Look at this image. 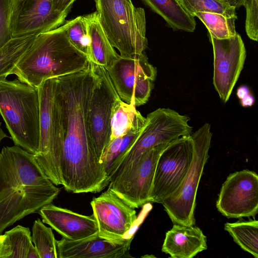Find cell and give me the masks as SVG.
Here are the masks:
<instances>
[{
	"instance_id": "obj_22",
	"label": "cell",
	"mask_w": 258,
	"mask_h": 258,
	"mask_svg": "<svg viewBox=\"0 0 258 258\" xmlns=\"http://www.w3.org/2000/svg\"><path fill=\"white\" fill-rule=\"evenodd\" d=\"M152 11L161 16L173 30L193 32L195 17L188 14L178 0H142Z\"/></svg>"
},
{
	"instance_id": "obj_9",
	"label": "cell",
	"mask_w": 258,
	"mask_h": 258,
	"mask_svg": "<svg viewBox=\"0 0 258 258\" xmlns=\"http://www.w3.org/2000/svg\"><path fill=\"white\" fill-rule=\"evenodd\" d=\"M194 153L190 135L170 142L158 158L150 202L161 204L180 187L190 168Z\"/></svg>"
},
{
	"instance_id": "obj_15",
	"label": "cell",
	"mask_w": 258,
	"mask_h": 258,
	"mask_svg": "<svg viewBox=\"0 0 258 258\" xmlns=\"http://www.w3.org/2000/svg\"><path fill=\"white\" fill-rule=\"evenodd\" d=\"M68 14L56 10L51 0H13L12 37L37 35L62 25Z\"/></svg>"
},
{
	"instance_id": "obj_17",
	"label": "cell",
	"mask_w": 258,
	"mask_h": 258,
	"mask_svg": "<svg viewBox=\"0 0 258 258\" xmlns=\"http://www.w3.org/2000/svg\"><path fill=\"white\" fill-rule=\"evenodd\" d=\"M133 236L113 240L100 237L98 233L78 240L62 238L56 241L57 258H131Z\"/></svg>"
},
{
	"instance_id": "obj_2",
	"label": "cell",
	"mask_w": 258,
	"mask_h": 258,
	"mask_svg": "<svg viewBox=\"0 0 258 258\" xmlns=\"http://www.w3.org/2000/svg\"><path fill=\"white\" fill-rule=\"evenodd\" d=\"M60 188L46 176L34 155L14 145L0 152V234L52 203Z\"/></svg>"
},
{
	"instance_id": "obj_10",
	"label": "cell",
	"mask_w": 258,
	"mask_h": 258,
	"mask_svg": "<svg viewBox=\"0 0 258 258\" xmlns=\"http://www.w3.org/2000/svg\"><path fill=\"white\" fill-rule=\"evenodd\" d=\"M120 98L127 103L135 100L141 106L148 100L157 76V69L143 52L131 56L119 57L106 69Z\"/></svg>"
},
{
	"instance_id": "obj_33",
	"label": "cell",
	"mask_w": 258,
	"mask_h": 258,
	"mask_svg": "<svg viewBox=\"0 0 258 258\" xmlns=\"http://www.w3.org/2000/svg\"><path fill=\"white\" fill-rule=\"evenodd\" d=\"M54 9L57 11L69 14L76 0H51Z\"/></svg>"
},
{
	"instance_id": "obj_3",
	"label": "cell",
	"mask_w": 258,
	"mask_h": 258,
	"mask_svg": "<svg viewBox=\"0 0 258 258\" xmlns=\"http://www.w3.org/2000/svg\"><path fill=\"white\" fill-rule=\"evenodd\" d=\"M87 58L69 41L66 26L36 36L20 58L11 75L38 88L45 80L74 73L86 68Z\"/></svg>"
},
{
	"instance_id": "obj_23",
	"label": "cell",
	"mask_w": 258,
	"mask_h": 258,
	"mask_svg": "<svg viewBox=\"0 0 258 258\" xmlns=\"http://www.w3.org/2000/svg\"><path fill=\"white\" fill-rule=\"evenodd\" d=\"M224 229L244 251L258 257V221H238L226 223Z\"/></svg>"
},
{
	"instance_id": "obj_18",
	"label": "cell",
	"mask_w": 258,
	"mask_h": 258,
	"mask_svg": "<svg viewBox=\"0 0 258 258\" xmlns=\"http://www.w3.org/2000/svg\"><path fill=\"white\" fill-rule=\"evenodd\" d=\"M42 222L69 240H78L98 233L94 215L86 216L54 205L51 203L37 212Z\"/></svg>"
},
{
	"instance_id": "obj_16",
	"label": "cell",
	"mask_w": 258,
	"mask_h": 258,
	"mask_svg": "<svg viewBox=\"0 0 258 258\" xmlns=\"http://www.w3.org/2000/svg\"><path fill=\"white\" fill-rule=\"evenodd\" d=\"M98 235L109 240L124 238L137 220L136 211L109 188L90 203Z\"/></svg>"
},
{
	"instance_id": "obj_13",
	"label": "cell",
	"mask_w": 258,
	"mask_h": 258,
	"mask_svg": "<svg viewBox=\"0 0 258 258\" xmlns=\"http://www.w3.org/2000/svg\"><path fill=\"white\" fill-rule=\"evenodd\" d=\"M227 218L254 217L258 212V175L247 169L230 174L223 183L216 204Z\"/></svg>"
},
{
	"instance_id": "obj_6",
	"label": "cell",
	"mask_w": 258,
	"mask_h": 258,
	"mask_svg": "<svg viewBox=\"0 0 258 258\" xmlns=\"http://www.w3.org/2000/svg\"><path fill=\"white\" fill-rule=\"evenodd\" d=\"M100 24L114 48L122 56L144 52L148 46L144 9L131 0H94Z\"/></svg>"
},
{
	"instance_id": "obj_11",
	"label": "cell",
	"mask_w": 258,
	"mask_h": 258,
	"mask_svg": "<svg viewBox=\"0 0 258 258\" xmlns=\"http://www.w3.org/2000/svg\"><path fill=\"white\" fill-rule=\"evenodd\" d=\"M169 143L156 146L144 152L121 174L110 179L108 188L134 209L150 202L157 163Z\"/></svg>"
},
{
	"instance_id": "obj_19",
	"label": "cell",
	"mask_w": 258,
	"mask_h": 258,
	"mask_svg": "<svg viewBox=\"0 0 258 258\" xmlns=\"http://www.w3.org/2000/svg\"><path fill=\"white\" fill-rule=\"evenodd\" d=\"M208 248L207 237L195 225L174 224L165 234L162 251L173 258H192Z\"/></svg>"
},
{
	"instance_id": "obj_27",
	"label": "cell",
	"mask_w": 258,
	"mask_h": 258,
	"mask_svg": "<svg viewBox=\"0 0 258 258\" xmlns=\"http://www.w3.org/2000/svg\"><path fill=\"white\" fill-rule=\"evenodd\" d=\"M64 24L69 41L91 62L90 41L84 16L66 21Z\"/></svg>"
},
{
	"instance_id": "obj_5",
	"label": "cell",
	"mask_w": 258,
	"mask_h": 258,
	"mask_svg": "<svg viewBox=\"0 0 258 258\" xmlns=\"http://www.w3.org/2000/svg\"><path fill=\"white\" fill-rule=\"evenodd\" d=\"M37 88L40 137L38 149L34 157L47 178L55 185H62L63 135L56 78L44 81Z\"/></svg>"
},
{
	"instance_id": "obj_12",
	"label": "cell",
	"mask_w": 258,
	"mask_h": 258,
	"mask_svg": "<svg viewBox=\"0 0 258 258\" xmlns=\"http://www.w3.org/2000/svg\"><path fill=\"white\" fill-rule=\"evenodd\" d=\"M96 78L90 97L88 117L94 148L99 162L109 144L111 116L115 100L119 97L107 70L92 63Z\"/></svg>"
},
{
	"instance_id": "obj_7",
	"label": "cell",
	"mask_w": 258,
	"mask_h": 258,
	"mask_svg": "<svg viewBox=\"0 0 258 258\" xmlns=\"http://www.w3.org/2000/svg\"><path fill=\"white\" fill-rule=\"evenodd\" d=\"M210 128V125L206 123L190 135L194 153L190 168L180 187L161 203L173 224L195 225L196 196L209 157L212 136Z\"/></svg>"
},
{
	"instance_id": "obj_31",
	"label": "cell",
	"mask_w": 258,
	"mask_h": 258,
	"mask_svg": "<svg viewBox=\"0 0 258 258\" xmlns=\"http://www.w3.org/2000/svg\"><path fill=\"white\" fill-rule=\"evenodd\" d=\"M246 10L245 31L251 40H258V0H245Z\"/></svg>"
},
{
	"instance_id": "obj_35",
	"label": "cell",
	"mask_w": 258,
	"mask_h": 258,
	"mask_svg": "<svg viewBox=\"0 0 258 258\" xmlns=\"http://www.w3.org/2000/svg\"><path fill=\"white\" fill-rule=\"evenodd\" d=\"M250 93V89L247 85H242L238 88L236 91L237 97L241 99Z\"/></svg>"
},
{
	"instance_id": "obj_1",
	"label": "cell",
	"mask_w": 258,
	"mask_h": 258,
	"mask_svg": "<svg viewBox=\"0 0 258 258\" xmlns=\"http://www.w3.org/2000/svg\"><path fill=\"white\" fill-rule=\"evenodd\" d=\"M96 78L90 61L84 70L56 78L63 135L62 185L74 194L99 192L110 180L95 153L89 123V103Z\"/></svg>"
},
{
	"instance_id": "obj_20",
	"label": "cell",
	"mask_w": 258,
	"mask_h": 258,
	"mask_svg": "<svg viewBox=\"0 0 258 258\" xmlns=\"http://www.w3.org/2000/svg\"><path fill=\"white\" fill-rule=\"evenodd\" d=\"M83 16L90 41L91 62L107 69L119 55L103 30L96 11Z\"/></svg>"
},
{
	"instance_id": "obj_26",
	"label": "cell",
	"mask_w": 258,
	"mask_h": 258,
	"mask_svg": "<svg viewBox=\"0 0 258 258\" xmlns=\"http://www.w3.org/2000/svg\"><path fill=\"white\" fill-rule=\"evenodd\" d=\"M32 241L39 258H57L56 241L52 228L48 227L39 219L32 226Z\"/></svg>"
},
{
	"instance_id": "obj_8",
	"label": "cell",
	"mask_w": 258,
	"mask_h": 258,
	"mask_svg": "<svg viewBox=\"0 0 258 258\" xmlns=\"http://www.w3.org/2000/svg\"><path fill=\"white\" fill-rule=\"evenodd\" d=\"M189 118L170 108H159L148 114L139 135L110 178L121 174L141 154L156 146L191 135Z\"/></svg>"
},
{
	"instance_id": "obj_32",
	"label": "cell",
	"mask_w": 258,
	"mask_h": 258,
	"mask_svg": "<svg viewBox=\"0 0 258 258\" xmlns=\"http://www.w3.org/2000/svg\"><path fill=\"white\" fill-rule=\"evenodd\" d=\"M12 248L8 236L0 234V258H10L12 254Z\"/></svg>"
},
{
	"instance_id": "obj_30",
	"label": "cell",
	"mask_w": 258,
	"mask_h": 258,
	"mask_svg": "<svg viewBox=\"0 0 258 258\" xmlns=\"http://www.w3.org/2000/svg\"><path fill=\"white\" fill-rule=\"evenodd\" d=\"M13 0H0V48L13 37L11 19Z\"/></svg>"
},
{
	"instance_id": "obj_14",
	"label": "cell",
	"mask_w": 258,
	"mask_h": 258,
	"mask_svg": "<svg viewBox=\"0 0 258 258\" xmlns=\"http://www.w3.org/2000/svg\"><path fill=\"white\" fill-rule=\"evenodd\" d=\"M214 55L213 83L220 99L226 103L231 95L243 69L246 56L240 35L226 39L215 38L210 35Z\"/></svg>"
},
{
	"instance_id": "obj_37",
	"label": "cell",
	"mask_w": 258,
	"mask_h": 258,
	"mask_svg": "<svg viewBox=\"0 0 258 258\" xmlns=\"http://www.w3.org/2000/svg\"><path fill=\"white\" fill-rule=\"evenodd\" d=\"M7 137H8V136L0 127V143L3 139Z\"/></svg>"
},
{
	"instance_id": "obj_4",
	"label": "cell",
	"mask_w": 258,
	"mask_h": 258,
	"mask_svg": "<svg viewBox=\"0 0 258 258\" xmlns=\"http://www.w3.org/2000/svg\"><path fill=\"white\" fill-rule=\"evenodd\" d=\"M0 114L15 145L35 154L40 137L38 88L0 78Z\"/></svg>"
},
{
	"instance_id": "obj_29",
	"label": "cell",
	"mask_w": 258,
	"mask_h": 258,
	"mask_svg": "<svg viewBox=\"0 0 258 258\" xmlns=\"http://www.w3.org/2000/svg\"><path fill=\"white\" fill-rule=\"evenodd\" d=\"M5 234L11 244L12 252L10 258H27L30 248L33 245L29 228L18 225Z\"/></svg>"
},
{
	"instance_id": "obj_36",
	"label": "cell",
	"mask_w": 258,
	"mask_h": 258,
	"mask_svg": "<svg viewBox=\"0 0 258 258\" xmlns=\"http://www.w3.org/2000/svg\"><path fill=\"white\" fill-rule=\"evenodd\" d=\"M225 3H227L232 7H233L235 9H238L241 7L243 6L245 0H220Z\"/></svg>"
},
{
	"instance_id": "obj_21",
	"label": "cell",
	"mask_w": 258,
	"mask_h": 258,
	"mask_svg": "<svg viewBox=\"0 0 258 258\" xmlns=\"http://www.w3.org/2000/svg\"><path fill=\"white\" fill-rule=\"evenodd\" d=\"M145 121L146 117L136 109L134 99L131 103H127L118 97L115 100L112 108L110 142L131 131L141 130Z\"/></svg>"
},
{
	"instance_id": "obj_34",
	"label": "cell",
	"mask_w": 258,
	"mask_h": 258,
	"mask_svg": "<svg viewBox=\"0 0 258 258\" xmlns=\"http://www.w3.org/2000/svg\"><path fill=\"white\" fill-rule=\"evenodd\" d=\"M240 102L242 107H250L254 103L255 98L252 94L249 93L242 99H240Z\"/></svg>"
},
{
	"instance_id": "obj_25",
	"label": "cell",
	"mask_w": 258,
	"mask_h": 258,
	"mask_svg": "<svg viewBox=\"0 0 258 258\" xmlns=\"http://www.w3.org/2000/svg\"><path fill=\"white\" fill-rule=\"evenodd\" d=\"M198 17L208 29L210 35L217 39H226L236 34L235 17H226L222 15L210 13H196Z\"/></svg>"
},
{
	"instance_id": "obj_24",
	"label": "cell",
	"mask_w": 258,
	"mask_h": 258,
	"mask_svg": "<svg viewBox=\"0 0 258 258\" xmlns=\"http://www.w3.org/2000/svg\"><path fill=\"white\" fill-rule=\"evenodd\" d=\"M36 35L13 37L0 48V78L11 75L20 58L31 45Z\"/></svg>"
},
{
	"instance_id": "obj_28",
	"label": "cell",
	"mask_w": 258,
	"mask_h": 258,
	"mask_svg": "<svg viewBox=\"0 0 258 258\" xmlns=\"http://www.w3.org/2000/svg\"><path fill=\"white\" fill-rule=\"evenodd\" d=\"M178 1L184 9L193 17L195 13L201 12L216 13L228 18H237L235 8L220 0Z\"/></svg>"
}]
</instances>
